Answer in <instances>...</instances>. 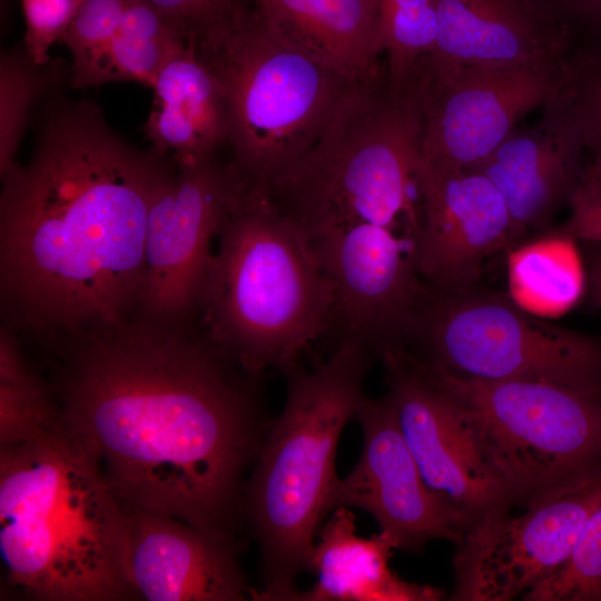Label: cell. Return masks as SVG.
<instances>
[{"mask_svg": "<svg viewBox=\"0 0 601 601\" xmlns=\"http://www.w3.org/2000/svg\"><path fill=\"white\" fill-rule=\"evenodd\" d=\"M52 391L125 510L237 535L245 472L272 417L263 376L193 323L134 316L70 337Z\"/></svg>", "mask_w": 601, "mask_h": 601, "instance_id": "obj_1", "label": "cell"}, {"mask_svg": "<svg viewBox=\"0 0 601 601\" xmlns=\"http://www.w3.org/2000/svg\"><path fill=\"white\" fill-rule=\"evenodd\" d=\"M66 87L37 107L27 161L0 176L4 326L53 347L136 315L149 211L177 170L171 155L128 142Z\"/></svg>", "mask_w": 601, "mask_h": 601, "instance_id": "obj_2", "label": "cell"}, {"mask_svg": "<svg viewBox=\"0 0 601 601\" xmlns=\"http://www.w3.org/2000/svg\"><path fill=\"white\" fill-rule=\"evenodd\" d=\"M0 555L8 583L33 599L136 597L126 511L62 416L0 445Z\"/></svg>", "mask_w": 601, "mask_h": 601, "instance_id": "obj_3", "label": "cell"}, {"mask_svg": "<svg viewBox=\"0 0 601 601\" xmlns=\"http://www.w3.org/2000/svg\"><path fill=\"white\" fill-rule=\"evenodd\" d=\"M372 353L343 338L325 361L285 374L287 396L245 482L243 522L259 548L260 590L250 600L290 601L308 571L338 481L341 434L355 418Z\"/></svg>", "mask_w": 601, "mask_h": 601, "instance_id": "obj_4", "label": "cell"}, {"mask_svg": "<svg viewBox=\"0 0 601 601\" xmlns=\"http://www.w3.org/2000/svg\"><path fill=\"white\" fill-rule=\"evenodd\" d=\"M217 239L200 328L249 373L287 374L332 324V284L309 238L268 196L243 194Z\"/></svg>", "mask_w": 601, "mask_h": 601, "instance_id": "obj_5", "label": "cell"}, {"mask_svg": "<svg viewBox=\"0 0 601 601\" xmlns=\"http://www.w3.org/2000/svg\"><path fill=\"white\" fill-rule=\"evenodd\" d=\"M191 38L223 93L231 174L246 194L268 196L359 80L286 38L250 0Z\"/></svg>", "mask_w": 601, "mask_h": 601, "instance_id": "obj_6", "label": "cell"}, {"mask_svg": "<svg viewBox=\"0 0 601 601\" xmlns=\"http://www.w3.org/2000/svg\"><path fill=\"white\" fill-rule=\"evenodd\" d=\"M424 117L416 77L385 68L358 81L318 140L272 188L275 207L306 235L370 223L416 238Z\"/></svg>", "mask_w": 601, "mask_h": 601, "instance_id": "obj_7", "label": "cell"}, {"mask_svg": "<svg viewBox=\"0 0 601 601\" xmlns=\"http://www.w3.org/2000/svg\"><path fill=\"white\" fill-rule=\"evenodd\" d=\"M410 359L452 403L513 504L528 506L601 473V390L484 381Z\"/></svg>", "mask_w": 601, "mask_h": 601, "instance_id": "obj_8", "label": "cell"}, {"mask_svg": "<svg viewBox=\"0 0 601 601\" xmlns=\"http://www.w3.org/2000/svg\"><path fill=\"white\" fill-rule=\"evenodd\" d=\"M405 353L466 377L601 390L599 342L471 287L427 286Z\"/></svg>", "mask_w": 601, "mask_h": 601, "instance_id": "obj_9", "label": "cell"}, {"mask_svg": "<svg viewBox=\"0 0 601 601\" xmlns=\"http://www.w3.org/2000/svg\"><path fill=\"white\" fill-rule=\"evenodd\" d=\"M563 59L518 65H440L416 70L424 117L422 166L443 173L481 164L530 110L544 108L574 85Z\"/></svg>", "mask_w": 601, "mask_h": 601, "instance_id": "obj_10", "label": "cell"}, {"mask_svg": "<svg viewBox=\"0 0 601 601\" xmlns=\"http://www.w3.org/2000/svg\"><path fill=\"white\" fill-rule=\"evenodd\" d=\"M173 180L148 216L145 270L135 316L164 324L197 318L213 243L243 195L218 154L176 161Z\"/></svg>", "mask_w": 601, "mask_h": 601, "instance_id": "obj_11", "label": "cell"}, {"mask_svg": "<svg viewBox=\"0 0 601 601\" xmlns=\"http://www.w3.org/2000/svg\"><path fill=\"white\" fill-rule=\"evenodd\" d=\"M333 288L331 327L374 357L404 352L427 285L415 259V239L370 223L307 235Z\"/></svg>", "mask_w": 601, "mask_h": 601, "instance_id": "obj_12", "label": "cell"}, {"mask_svg": "<svg viewBox=\"0 0 601 601\" xmlns=\"http://www.w3.org/2000/svg\"><path fill=\"white\" fill-rule=\"evenodd\" d=\"M601 504V473L526 506L475 523L457 544L451 600L509 601L556 572Z\"/></svg>", "mask_w": 601, "mask_h": 601, "instance_id": "obj_13", "label": "cell"}, {"mask_svg": "<svg viewBox=\"0 0 601 601\" xmlns=\"http://www.w3.org/2000/svg\"><path fill=\"white\" fill-rule=\"evenodd\" d=\"M381 361L386 395L423 480L464 534L485 516L509 511L510 493L482 459L449 398L404 353Z\"/></svg>", "mask_w": 601, "mask_h": 601, "instance_id": "obj_14", "label": "cell"}, {"mask_svg": "<svg viewBox=\"0 0 601 601\" xmlns=\"http://www.w3.org/2000/svg\"><path fill=\"white\" fill-rule=\"evenodd\" d=\"M354 420L363 433L362 453L334 486L329 513L338 508L366 511L405 552H420L437 539L459 544L464 530L424 482L390 397L364 395Z\"/></svg>", "mask_w": 601, "mask_h": 601, "instance_id": "obj_15", "label": "cell"}, {"mask_svg": "<svg viewBox=\"0 0 601 601\" xmlns=\"http://www.w3.org/2000/svg\"><path fill=\"white\" fill-rule=\"evenodd\" d=\"M421 221L415 259L436 289L471 287L484 263L513 245L511 217L496 187L477 171L420 169Z\"/></svg>", "mask_w": 601, "mask_h": 601, "instance_id": "obj_16", "label": "cell"}, {"mask_svg": "<svg viewBox=\"0 0 601 601\" xmlns=\"http://www.w3.org/2000/svg\"><path fill=\"white\" fill-rule=\"evenodd\" d=\"M125 510V509H124ZM128 574L149 601H244L252 589L237 535L213 533L168 514L125 510Z\"/></svg>", "mask_w": 601, "mask_h": 601, "instance_id": "obj_17", "label": "cell"}, {"mask_svg": "<svg viewBox=\"0 0 601 601\" xmlns=\"http://www.w3.org/2000/svg\"><path fill=\"white\" fill-rule=\"evenodd\" d=\"M541 119L525 130H513L481 164L484 175L508 207L513 245L524 233L543 226L556 206L571 196L581 174L584 147L574 85L549 104Z\"/></svg>", "mask_w": 601, "mask_h": 601, "instance_id": "obj_18", "label": "cell"}, {"mask_svg": "<svg viewBox=\"0 0 601 601\" xmlns=\"http://www.w3.org/2000/svg\"><path fill=\"white\" fill-rule=\"evenodd\" d=\"M440 65H518L563 59L568 24L542 0H434Z\"/></svg>", "mask_w": 601, "mask_h": 601, "instance_id": "obj_19", "label": "cell"}, {"mask_svg": "<svg viewBox=\"0 0 601 601\" xmlns=\"http://www.w3.org/2000/svg\"><path fill=\"white\" fill-rule=\"evenodd\" d=\"M395 545L378 532L370 538L356 533L351 509H335L317 534L309 562L316 582L296 589L290 601H407L436 600V589L401 580L388 566Z\"/></svg>", "mask_w": 601, "mask_h": 601, "instance_id": "obj_20", "label": "cell"}, {"mask_svg": "<svg viewBox=\"0 0 601 601\" xmlns=\"http://www.w3.org/2000/svg\"><path fill=\"white\" fill-rule=\"evenodd\" d=\"M144 126L150 146L176 161L218 154L226 146L221 90L198 57L193 38L161 68Z\"/></svg>", "mask_w": 601, "mask_h": 601, "instance_id": "obj_21", "label": "cell"}, {"mask_svg": "<svg viewBox=\"0 0 601 601\" xmlns=\"http://www.w3.org/2000/svg\"><path fill=\"white\" fill-rule=\"evenodd\" d=\"M286 38L353 77L384 67L377 0H250Z\"/></svg>", "mask_w": 601, "mask_h": 601, "instance_id": "obj_22", "label": "cell"}, {"mask_svg": "<svg viewBox=\"0 0 601 601\" xmlns=\"http://www.w3.org/2000/svg\"><path fill=\"white\" fill-rule=\"evenodd\" d=\"M511 298L538 316H558L583 292V270L573 239L560 233L513 249L508 262Z\"/></svg>", "mask_w": 601, "mask_h": 601, "instance_id": "obj_23", "label": "cell"}, {"mask_svg": "<svg viewBox=\"0 0 601 601\" xmlns=\"http://www.w3.org/2000/svg\"><path fill=\"white\" fill-rule=\"evenodd\" d=\"M189 39L181 24L149 1L131 0L97 68L92 87L134 81L151 89L165 63Z\"/></svg>", "mask_w": 601, "mask_h": 601, "instance_id": "obj_24", "label": "cell"}, {"mask_svg": "<svg viewBox=\"0 0 601 601\" xmlns=\"http://www.w3.org/2000/svg\"><path fill=\"white\" fill-rule=\"evenodd\" d=\"M70 62L61 58L37 63L22 42L2 50L0 58V176L16 162L20 142L33 114L55 87L69 83Z\"/></svg>", "mask_w": 601, "mask_h": 601, "instance_id": "obj_25", "label": "cell"}, {"mask_svg": "<svg viewBox=\"0 0 601 601\" xmlns=\"http://www.w3.org/2000/svg\"><path fill=\"white\" fill-rule=\"evenodd\" d=\"M61 417L52 387L26 359L17 333L0 329V445L23 441Z\"/></svg>", "mask_w": 601, "mask_h": 601, "instance_id": "obj_26", "label": "cell"}, {"mask_svg": "<svg viewBox=\"0 0 601 601\" xmlns=\"http://www.w3.org/2000/svg\"><path fill=\"white\" fill-rule=\"evenodd\" d=\"M377 9L386 76L394 82H405L435 48L434 0H377Z\"/></svg>", "mask_w": 601, "mask_h": 601, "instance_id": "obj_27", "label": "cell"}, {"mask_svg": "<svg viewBox=\"0 0 601 601\" xmlns=\"http://www.w3.org/2000/svg\"><path fill=\"white\" fill-rule=\"evenodd\" d=\"M131 0H82L60 43L70 52L69 86L92 87L97 68L121 26Z\"/></svg>", "mask_w": 601, "mask_h": 601, "instance_id": "obj_28", "label": "cell"}, {"mask_svg": "<svg viewBox=\"0 0 601 601\" xmlns=\"http://www.w3.org/2000/svg\"><path fill=\"white\" fill-rule=\"evenodd\" d=\"M530 601H601V504L584 523L572 550L550 578L523 594Z\"/></svg>", "mask_w": 601, "mask_h": 601, "instance_id": "obj_29", "label": "cell"}, {"mask_svg": "<svg viewBox=\"0 0 601 601\" xmlns=\"http://www.w3.org/2000/svg\"><path fill=\"white\" fill-rule=\"evenodd\" d=\"M82 0H21L26 22L22 45L40 65L52 58L50 50L60 41Z\"/></svg>", "mask_w": 601, "mask_h": 601, "instance_id": "obj_30", "label": "cell"}, {"mask_svg": "<svg viewBox=\"0 0 601 601\" xmlns=\"http://www.w3.org/2000/svg\"><path fill=\"white\" fill-rule=\"evenodd\" d=\"M583 145L593 154L584 174L601 181V65L574 67Z\"/></svg>", "mask_w": 601, "mask_h": 601, "instance_id": "obj_31", "label": "cell"}, {"mask_svg": "<svg viewBox=\"0 0 601 601\" xmlns=\"http://www.w3.org/2000/svg\"><path fill=\"white\" fill-rule=\"evenodd\" d=\"M571 215L561 233L601 244V181L581 174L570 198Z\"/></svg>", "mask_w": 601, "mask_h": 601, "instance_id": "obj_32", "label": "cell"}, {"mask_svg": "<svg viewBox=\"0 0 601 601\" xmlns=\"http://www.w3.org/2000/svg\"><path fill=\"white\" fill-rule=\"evenodd\" d=\"M196 37L220 23L247 0H147Z\"/></svg>", "mask_w": 601, "mask_h": 601, "instance_id": "obj_33", "label": "cell"}, {"mask_svg": "<svg viewBox=\"0 0 601 601\" xmlns=\"http://www.w3.org/2000/svg\"><path fill=\"white\" fill-rule=\"evenodd\" d=\"M542 2L565 24L569 18L601 24V0H542Z\"/></svg>", "mask_w": 601, "mask_h": 601, "instance_id": "obj_34", "label": "cell"}, {"mask_svg": "<svg viewBox=\"0 0 601 601\" xmlns=\"http://www.w3.org/2000/svg\"><path fill=\"white\" fill-rule=\"evenodd\" d=\"M590 278L594 298L601 306V253L592 258Z\"/></svg>", "mask_w": 601, "mask_h": 601, "instance_id": "obj_35", "label": "cell"}]
</instances>
